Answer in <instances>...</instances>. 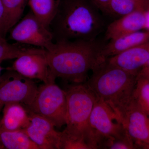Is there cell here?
<instances>
[{"label": "cell", "mask_w": 149, "mask_h": 149, "mask_svg": "<svg viewBox=\"0 0 149 149\" xmlns=\"http://www.w3.org/2000/svg\"><path fill=\"white\" fill-rule=\"evenodd\" d=\"M137 77L149 81V57L146 64L139 72Z\"/></svg>", "instance_id": "obj_25"}, {"label": "cell", "mask_w": 149, "mask_h": 149, "mask_svg": "<svg viewBox=\"0 0 149 149\" xmlns=\"http://www.w3.org/2000/svg\"><path fill=\"white\" fill-rule=\"evenodd\" d=\"M92 71L87 85L120 118L133 100L137 75L108 63L106 60Z\"/></svg>", "instance_id": "obj_3"}, {"label": "cell", "mask_w": 149, "mask_h": 149, "mask_svg": "<svg viewBox=\"0 0 149 149\" xmlns=\"http://www.w3.org/2000/svg\"><path fill=\"white\" fill-rule=\"evenodd\" d=\"M149 8V0H111L105 13L118 18Z\"/></svg>", "instance_id": "obj_18"}, {"label": "cell", "mask_w": 149, "mask_h": 149, "mask_svg": "<svg viewBox=\"0 0 149 149\" xmlns=\"http://www.w3.org/2000/svg\"><path fill=\"white\" fill-rule=\"evenodd\" d=\"M28 48L9 44L5 37H0V62L17 58L26 52Z\"/></svg>", "instance_id": "obj_21"}, {"label": "cell", "mask_w": 149, "mask_h": 149, "mask_svg": "<svg viewBox=\"0 0 149 149\" xmlns=\"http://www.w3.org/2000/svg\"><path fill=\"white\" fill-rule=\"evenodd\" d=\"M91 1L99 9L101 12L105 13L111 0H91Z\"/></svg>", "instance_id": "obj_24"}, {"label": "cell", "mask_w": 149, "mask_h": 149, "mask_svg": "<svg viewBox=\"0 0 149 149\" xmlns=\"http://www.w3.org/2000/svg\"><path fill=\"white\" fill-rule=\"evenodd\" d=\"M100 12L91 0H61L50 26L54 42L96 40L105 27Z\"/></svg>", "instance_id": "obj_2"}, {"label": "cell", "mask_w": 149, "mask_h": 149, "mask_svg": "<svg viewBox=\"0 0 149 149\" xmlns=\"http://www.w3.org/2000/svg\"><path fill=\"white\" fill-rule=\"evenodd\" d=\"M4 148L1 142V141H0V149H4Z\"/></svg>", "instance_id": "obj_27"}, {"label": "cell", "mask_w": 149, "mask_h": 149, "mask_svg": "<svg viewBox=\"0 0 149 149\" xmlns=\"http://www.w3.org/2000/svg\"><path fill=\"white\" fill-rule=\"evenodd\" d=\"M104 45L97 39L55 42L46 50L52 76L73 84L85 83L88 72L105 61L101 54Z\"/></svg>", "instance_id": "obj_1"}, {"label": "cell", "mask_w": 149, "mask_h": 149, "mask_svg": "<svg viewBox=\"0 0 149 149\" xmlns=\"http://www.w3.org/2000/svg\"><path fill=\"white\" fill-rule=\"evenodd\" d=\"M10 38L20 44L50 49L53 45V35L34 13L30 11L23 18L12 27Z\"/></svg>", "instance_id": "obj_8"}, {"label": "cell", "mask_w": 149, "mask_h": 149, "mask_svg": "<svg viewBox=\"0 0 149 149\" xmlns=\"http://www.w3.org/2000/svg\"><path fill=\"white\" fill-rule=\"evenodd\" d=\"M6 15L1 0H0V37H5L9 30Z\"/></svg>", "instance_id": "obj_23"}, {"label": "cell", "mask_w": 149, "mask_h": 149, "mask_svg": "<svg viewBox=\"0 0 149 149\" xmlns=\"http://www.w3.org/2000/svg\"><path fill=\"white\" fill-rule=\"evenodd\" d=\"M27 110L30 122L22 131L40 149H60L61 132L56 131L54 125L47 118Z\"/></svg>", "instance_id": "obj_11"}, {"label": "cell", "mask_w": 149, "mask_h": 149, "mask_svg": "<svg viewBox=\"0 0 149 149\" xmlns=\"http://www.w3.org/2000/svg\"><path fill=\"white\" fill-rule=\"evenodd\" d=\"M8 69L29 79H37L45 83L55 81L50 71L46 50L43 48H28Z\"/></svg>", "instance_id": "obj_9"}, {"label": "cell", "mask_w": 149, "mask_h": 149, "mask_svg": "<svg viewBox=\"0 0 149 149\" xmlns=\"http://www.w3.org/2000/svg\"><path fill=\"white\" fill-rule=\"evenodd\" d=\"M126 133L117 113L97 97L88 121V142L91 149H104L107 141Z\"/></svg>", "instance_id": "obj_5"}, {"label": "cell", "mask_w": 149, "mask_h": 149, "mask_svg": "<svg viewBox=\"0 0 149 149\" xmlns=\"http://www.w3.org/2000/svg\"><path fill=\"white\" fill-rule=\"evenodd\" d=\"M7 18L9 28L13 27L19 21L28 0H1Z\"/></svg>", "instance_id": "obj_19"}, {"label": "cell", "mask_w": 149, "mask_h": 149, "mask_svg": "<svg viewBox=\"0 0 149 149\" xmlns=\"http://www.w3.org/2000/svg\"><path fill=\"white\" fill-rule=\"evenodd\" d=\"M74 84L65 91L66 126L62 133L68 137L84 140L88 145V121L97 97L87 83Z\"/></svg>", "instance_id": "obj_4"}, {"label": "cell", "mask_w": 149, "mask_h": 149, "mask_svg": "<svg viewBox=\"0 0 149 149\" xmlns=\"http://www.w3.org/2000/svg\"><path fill=\"white\" fill-rule=\"evenodd\" d=\"M66 92L55 82H49L38 87L32 102L25 107L47 119L55 127L61 128L66 123Z\"/></svg>", "instance_id": "obj_6"}, {"label": "cell", "mask_w": 149, "mask_h": 149, "mask_svg": "<svg viewBox=\"0 0 149 149\" xmlns=\"http://www.w3.org/2000/svg\"><path fill=\"white\" fill-rule=\"evenodd\" d=\"M139 10L118 17L105 29L106 39L110 40L123 35L144 30L145 11Z\"/></svg>", "instance_id": "obj_13"}, {"label": "cell", "mask_w": 149, "mask_h": 149, "mask_svg": "<svg viewBox=\"0 0 149 149\" xmlns=\"http://www.w3.org/2000/svg\"><path fill=\"white\" fill-rule=\"evenodd\" d=\"M120 118L137 149H149V117L133 99Z\"/></svg>", "instance_id": "obj_10"}, {"label": "cell", "mask_w": 149, "mask_h": 149, "mask_svg": "<svg viewBox=\"0 0 149 149\" xmlns=\"http://www.w3.org/2000/svg\"><path fill=\"white\" fill-rule=\"evenodd\" d=\"M133 99L149 117V81L137 77Z\"/></svg>", "instance_id": "obj_20"}, {"label": "cell", "mask_w": 149, "mask_h": 149, "mask_svg": "<svg viewBox=\"0 0 149 149\" xmlns=\"http://www.w3.org/2000/svg\"><path fill=\"white\" fill-rule=\"evenodd\" d=\"M61 0H28L31 11L48 29L55 16Z\"/></svg>", "instance_id": "obj_16"}, {"label": "cell", "mask_w": 149, "mask_h": 149, "mask_svg": "<svg viewBox=\"0 0 149 149\" xmlns=\"http://www.w3.org/2000/svg\"><path fill=\"white\" fill-rule=\"evenodd\" d=\"M104 149H137L134 142L126 133L117 138L110 139L105 144Z\"/></svg>", "instance_id": "obj_22"}, {"label": "cell", "mask_w": 149, "mask_h": 149, "mask_svg": "<svg viewBox=\"0 0 149 149\" xmlns=\"http://www.w3.org/2000/svg\"><path fill=\"white\" fill-rule=\"evenodd\" d=\"M1 63L0 62V78H1V72L3 68H2L1 67Z\"/></svg>", "instance_id": "obj_28"}, {"label": "cell", "mask_w": 149, "mask_h": 149, "mask_svg": "<svg viewBox=\"0 0 149 149\" xmlns=\"http://www.w3.org/2000/svg\"><path fill=\"white\" fill-rule=\"evenodd\" d=\"M145 17L144 30L149 31V8L145 11Z\"/></svg>", "instance_id": "obj_26"}, {"label": "cell", "mask_w": 149, "mask_h": 149, "mask_svg": "<svg viewBox=\"0 0 149 149\" xmlns=\"http://www.w3.org/2000/svg\"><path fill=\"white\" fill-rule=\"evenodd\" d=\"M149 42V31L144 30L123 35L113 40L106 45H104L101 54L104 58L115 55Z\"/></svg>", "instance_id": "obj_14"}, {"label": "cell", "mask_w": 149, "mask_h": 149, "mask_svg": "<svg viewBox=\"0 0 149 149\" xmlns=\"http://www.w3.org/2000/svg\"><path fill=\"white\" fill-rule=\"evenodd\" d=\"M149 57V42L106 59L108 63L137 75Z\"/></svg>", "instance_id": "obj_12"}, {"label": "cell", "mask_w": 149, "mask_h": 149, "mask_svg": "<svg viewBox=\"0 0 149 149\" xmlns=\"http://www.w3.org/2000/svg\"><path fill=\"white\" fill-rule=\"evenodd\" d=\"M29 112L23 104L19 102L6 104L3 108L0 127L8 131L22 130L30 123Z\"/></svg>", "instance_id": "obj_15"}, {"label": "cell", "mask_w": 149, "mask_h": 149, "mask_svg": "<svg viewBox=\"0 0 149 149\" xmlns=\"http://www.w3.org/2000/svg\"><path fill=\"white\" fill-rule=\"evenodd\" d=\"M37 88L33 80L8 70L0 78V112L10 103L29 105L35 97Z\"/></svg>", "instance_id": "obj_7"}, {"label": "cell", "mask_w": 149, "mask_h": 149, "mask_svg": "<svg viewBox=\"0 0 149 149\" xmlns=\"http://www.w3.org/2000/svg\"><path fill=\"white\" fill-rule=\"evenodd\" d=\"M0 141L8 149H40L22 130L8 131L0 127Z\"/></svg>", "instance_id": "obj_17"}]
</instances>
